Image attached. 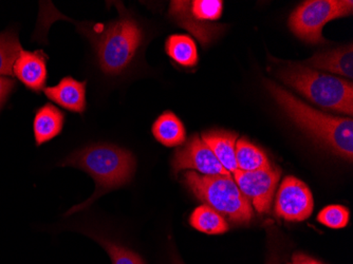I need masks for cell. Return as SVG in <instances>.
I'll return each mask as SVG.
<instances>
[{"label": "cell", "instance_id": "cell-1", "mask_svg": "<svg viewBox=\"0 0 353 264\" xmlns=\"http://www.w3.org/2000/svg\"><path fill=\"white\" fill-rule=\"evenodd\" d=\"M265 86L279 108L315 142L345 160L353 159V122L321 112L301 102L292 93L265 79Z\"/></svg>", "mask_w": 353, "mask_h": 264}, {"label": "cell", "instance_id": "cell-2", "mask_svg": "<svg viewBox=\"0 0 353 264\" xmlns=\"http://www.w3.org/2000/svg\"><path fill=\"white\" fill-rule=\"evenodd\" d=\"M94 48L101 70L107 75L124 72L137 57L144 39L142 28L126 13L107 25L77 23Z\"/></svg>", "mask_w": 353, "mask_h": 264}, {"label": "cell", "instance_id": "cell-3", "mask_svg": "<svg viewBox=\"0 0 353 264\" xmlns=\"http://www.w3.org/2000/svg\"><path fill=\"white\" fill-rule=\"evenodd\" d=\"M61 165L85 170L94 179L97 184V190L90 199L71 208L67 214L88 207L103 194L128 183L136 170V160L132 154L109 144L91 145L77 150Z\"/></svg>", "mask_w": 353, "mask_h": 264}, {"label": "cell", "instance_id": "cell-4", "mask_svg": "<svg viewBox=\"0 0 353 264\" xmlns=\"http://www.w3.org/2000/svg\"><path fill=\"white\" fill-rule=\"evenodd\" d=\"M277 77L309 101L347 115L353 114V85L351 81L325 74L303 63H288Z\"/></svg>", "mask_w": 353, "mask_h": 264}, {"label": "cell", "instance_id": "cell-5", "mask_svg": "<svg viewBox=\"0 0 353 264\" xmlns=\"http://www.w3.org/2000/svg\"><path fill=\"white\" fill-rule=\"evenodd\" d=\"M184 183L198 199L235 224H248L253 217L249 200L240 192L231 176H203L196 172L183 174Z\"/></svg>", "mask_w": 353, "mask_h": 264}, {"label": "cell", "instance_id": "cell-6", "mask_svg": "<svg viewBox=\"0 0 353 264\" xmlns=\"http://www.w3.org/2000/svg\"><path fill=\"white\" fill-rule=\"evenodd\" d=\"M351 0H310L301 3L291 14L289 27L301 41L309 43H325L323 28L329 21L351 15Z\"/></svg>", "mask_w": 353, "mask_h": 264}, {"label": "cell", "instance_id": "cell-7", "mask_svg": "<svg viewBox=\"0 0 353 264\" xmlns=\"http://www.w3.org/2000/svg\"><path fill=\"white\" fill-rule=\"evenodd\" d=\"M223 3L219 0H195V1H172L170 15L178 25L192 33L202 45L208 43L219 34L221 27L212 25V21L221 17Z\"/></svg>", "mask_w": 353, "mask_h": 264}, {"label": "cell", "instance_id": "cell-8", "mask_svg": "<svg viewBox=\"0 0 353 264\" xmlns=\"http://www.w3.org/2000/svg\"><path fill=\"white\" fill-rule=\"evenodd\" d=\"M235 183L240 192L253 204L259 214H265L271 207L272 200L274 196L275 190L281 179V170L279 168L269 167L267 170H255V172H234Z\"/></svg>", "mask_w": 353, "mask_h": 264}, {"label": "cell", "instance_id": "cell-9", "mask_svg": "<svg viewBox=\"0 0 353 264\" xmlns=\"http://www.w3.org/2000/svg\"><path fill=\"white\" fill-rule=\"evenodd\" d=\"M172 165L174 172L194 170L203 176H231L198 134L176 150Z\"/></svg>", "mask_w": 353, "mask_h": 264}, {"label": "cell", "instance_id": "cell-10", "mask_svg": "<svg viewBox=\"0 0 353 264\" xmlns=\"http://www.w3.org/2000/svg\"><path fill=\"white\" fill-rule=\"evenodd\" d=\"M313 196L308 186L295 176H287L277 194L275 212L287 221H305L313 212Z\"/></svg>", "mask_w": 353, "mask_h": 264}, {"label": "cell", "instance_id": "cell-11", "mask_svg": "<svg viewBox=\"0 0 353 264\" xmlns=\"http://www.w3.org/2000/svg\"><path fill=\"white\" fill-rule=\"evenodd\" d=\"M47 54L43 50H23L14 63L13 74L28 89L39 92L47 83Z\"/></svg>", "mask_w": 353, "mask_h": 264}, {"label": "cell", "instance_id": "cell-12", "mask_svg": "<svg viewBox=\"0 0 353 264\" xmlns=\"http://www.w3.org/2000/svg\"><path fill=\"white\" fill-rule=\"evenodd\" d=\"M86 81H77L72 77H66L55 86L43 89L46 97L72 113L83 114L86 110Z\"/></svg>", "mask_w": 353, "mask_h": 264}, {"label": "cell", "instance_id": "cell-13", "mask_svg": "<svg viewBox=\"0 0 353 264\" xmlns=\"http://www.w3.org/2000/svg\"><path fill=\"white\" fill-rule=\"evenodd\" d=\"M303 65L313 70L327 71V72L335 73V74H340L347 79H352V45L316 53Z\"/></svg>", "mask_w": 353, "mask_h": 264}, {"label": "cell", "instance_id": "cell-14", "mask_svg": "<svg viewBox=\"0 0 353 264\" xmlns=\"http://www.w3.org/2000/svg\"><path fill=\"white\" fill-rule=\"evenodd\" d=\"M65 124V114L51 103L43 105L35 113L33 122L37 146L53 140L61 134Z\"/></svg>", "mask_w": 353, "mask_h": 264}, {"label": "cell", "instance_id": "cell-15", "mask_svg": "<svg viewBox=\"0 0 353 264\" xmlns=\"http://www.w3.org/2000/svg\"><path fill=\"white\" fill-rule=\"evenodd\" d=\"M202 141L210 147L224 170L230 174L238 170L235 154L237 134L228 131H208L202 134Z\"/></svg>", "mask_w": 353, "mask_h": 264}, {"label": "cell", "instance_id": "cell-16", "mask_svg": "<svg viewBox=\"0 0 353 264\" xmlns=\"http://www.w3.org/2000/svg\"><path fill=\"white\" fill-rule=\"evenodd\" d=\"M152 134L165 147H178L186 141L183 123L172 111L162 113L152 125Z\"/></svg>", "mask_w": 353, "mask_h": 264}, {"label": "cell", "instance_id": "cell-17", "mask_svg": "<svg viewBox=\"0 0 353 264\" xmlns=\"http://www.w3.org/2000/svg\"><path fill=\"white\" fill-rule=\"evenodd\" d=\"M168 57L184 68H192L198 63V50L195 41L188 35H170L165 43Z\"/></svg>", "mask_w": 353, "mask_h": 264}, {"label": "cell", "instance_id": "cell-18", "mask_svg": "<svg viewBox=\"0 0 353 264\" xmlns=\"http://www.w3.org/2000/svg\"><path fill=\"white\" fill-rule=\"evenodd\" d=\"M235 154L238 170L241 172L267 170L272 166L265 152L245 139L237 141Z\"/></svg>", "mask_w": 353, "mask_h": 264}, {"label": "cell", "instance_id": "cell-19", "mask_svg": "<svg viewBox=\"0 0 353 264\" xmlns=\"http://www.w3.org/2000/svg\"><path fill=\"white\" fill-rule=\"evenodd\" d=\"M190 222L195 230L208 235H220L229 230V225L221 214L208 205L196 208L190 216Z\"/></svg>", "mask_w": 353, "mask_h": 264}, {"label": "cell", "instance_id": "cell-20", "mask_svg": "<svg viewBox=\"0 0 353 264\" xmlns=\"http://www.w3.org/2000/svg\"><path fill=\"white\" fill-rule=\"evenodd\" d=\"M23 51L15 30L0 33V77H12L16 59Z\"/></svg>", "mask_w": 353, "mask_h": 264}, {"label": "cell", "instance_id": "cell-21", "mask_svg": "<svg viewBox=\"0 0 353 264\" xmlns=\"http://www.w3.org/2000/svg\"><path fill=\"white\" fill-rule=\"evenodd\" d=\"M317 220L328 227L339 230L348 224L349 210L342 205H329L319 212Z\"/></svg>", "mask_w": 353, "mask_h": 264}, {"label": "cell", "instance_id": "cell-22", "mask_svg": "<svg viewBox=\"0 0 353 264\" xmlns=\"http://www.w3.org/2000/svg\"><path fill=\"white\" fill-rule=\"evenodd\" d=\"M98 241L104 246V249L108 252L109 256L112 260L114 264H144L140 256L137 255L130 250L126 247L114 243V242L108 241L104 238H97Z\"/></svg>", "mask_w": 353, "mask_h": 264}, {"label": "cell", "instance_id": "cell-23", "mask_svg": "<svg viewBox=\"0 0 353 264\" xmlns=\"http://www.w3.org/2000/svg\"><path fill=\"white\" fill-rule=\"evenodd\" d=\"M15 85V79L9 77H0V109L7 102L8 97L11 94Z\"/></svg>", "mask_w": 353, "mask_h": 264}, {"label": "cell", "instance_id": "cell-24", "mask_svg": "<svg viewBox=\"0 0 353 264\" xmlns=\"http://www.w3.org/2000/svg\"><path fill=\"white\" fill-rule=\"evenodd\" d=\"M292 264H322L310 256L303 253H295L292 257Z\"/></svg>", "mask_w": 353, "mask_h": 264}, {"label": "cell", "instance_id": "cell-25", "mask_svg": "<svg viewBox=\"0 0 353 264\" xmlns=\"http://www.w3.org/2000/svg\"><path fill=\"white\" fill-rule=\"evenodd\" d=\"M174 264H182L181 262L179 261V260H174ZM269 264H277L276 262L271 261Z\"/></svg>", "mask_w": 353, "mask_h": 264}, {"label": "cell", "instance_id": "cell-26", "mask_svg": "<svg viewBox=\"0 0 353 264\" xmlns=\"http://www.w3.org/2000/svg\"><path fill=\"white\" fill-rule=\"evenodd\" d=\"M288 264H290V263H288Z\"/></svg>", "mask_w": 353, "mask_h": 264}]
</instances>
